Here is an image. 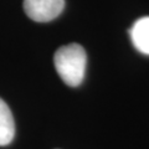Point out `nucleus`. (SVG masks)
Wrapping results in <instances>:
<instances>
[{
  "label": "nucleus",
  "mask_w": 149,
  "mask_h": 149,
  "mask_svg": "<svg viewBox=\"0 0 149 149\" xmlns=\"http://www.w3.org/2000/svg\"><path fill=\"white\" fill-rule=\"evenodd\" d=\"M55 68L62 81L70 87L80 86L86 73L87 55L78 44L61 46L54 56Z\"/></svg>",
  "instance_id": "f257e3e1"
},
{
  "label": "nucleus",
  "mask_w": 149,
  "mask_h": 149,
  "mask_svg": "<svg viewBox=\"0 0 149 149\" xmlns=\"http://www.w3.org/2000/svg\"><path fill=\"white\" fill-rule=\"evenodd\" d=\"M65 8V0H24V10L31 20L47 22L57 17Z\"/></svg>",
  "instance_id": "f03ea898"
},
{
  "label": "nucleus",
  "mask_w": 149,
  "mask_h": 149,
  "mask_svg": "<svg viewBox=\"0 0 149 149\" xmlns=\"http://www.w3.org/2000/svg\"><path fill=\"white\" fill-rule=\"evenodd\" d=\"M130 40L139 52L149 56V16H143L129 30Z\"/></svg>",
  "instance_id": "7ed1b4c3"
},
{
  "label": "nucleus",
  "mask_w": 149,
  "mask_h": 149,
  "mask_svg": "<svg viewBox=\"0 0 149 149\" xmlns=\"http://www.w3.org/2000/svg\"><path fill=\"white\" fill-rule=\"evenodd\" d=\"M15 136V123L9 106L0 98V147L10 144Z\"/></svg>",
  "instance_id": "20e7f679"
}]
</instances>
